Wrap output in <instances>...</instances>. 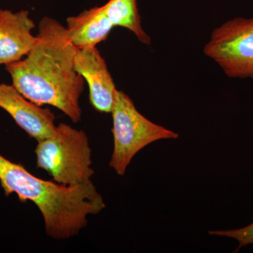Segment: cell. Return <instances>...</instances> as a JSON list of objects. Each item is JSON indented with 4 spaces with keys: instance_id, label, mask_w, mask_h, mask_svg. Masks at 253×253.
<instances>
[{
    "instance_id": "6da1fadb",
    "label": "cell",
    "mask_w": 253,
    "mask_h": 253,
    "mask_svg": "<svg viewBox=\"0 0 253 253\" xmlns=\"http://www.w3.org/2000/svg\"><path fill=\"white\" fill-rule=\"evenodd\" d=\"M77 49L66 27L44 16L31 51L5 69L12 85L26 99L41 106H54L77 123L82 118L80 98L84 85L75 66Z\"/></svg>"
},
{
    "instance_id": "7a4b0ae2",
    "label": "cell",
    "mask_w": 253,
    "mask_h": 253,
    "mask_svg": "<svg viewBox=\"0 0 253 253\" xmlns=\"http://www.w3.org/2000/svg\"><path fill=\"white\" fill-rule=\"evenodd\" d=\"M0 185L5 196L17 195L21 202L36 205L44 220L46 235L62 241L78 235L87 217L106 208L92 181L67 186L33 175L23 166L0 154Z\"/></svg>"
},
{
    "instance_id": "3957f363",
    "label": "cell",
    "mask_w": 253,
    "mask_h": 253,
    "mask_svg": "<svg viewBox=\"0 0 253 253\" xmlns=\"http://www.w3.org/2000/svg\"><path fill=\"white\" fill-rule=\"evenodd\" d=\"M35 153L37 167L56 183L75 186L92 181L91 149L84 131L60 123L51 136L38 141Z\"/></svg>"
},
{
    "instance_id": "277c9868",
    "label": "cell",
    "mask_w": 253,
    "mask_h": 253,
    "mask_svg": "<svg viewBox=\"0 0 253 253\" xmlns=\"http://www.w3.org/2000/svg\"><path fill=\"white\" fill-rule=\"evenodd\" d=\"M111 113L113 151L109 166L118 175H125L132 158L148 145L179 137L177 133L145 118L123 91L117 90Z\"/></svg>"
},
{
    "instance_id": "5b68a950",
    "label": "cell",
    "mask_w": 253,
    "mask_h": 253,
    "mask_svg": "<svg viewBox=\"0 0 253 253\" xmlns=\"http://www.w3.org/2000/svg\"><path fill=\"white\" fill-rule=\"evenodd\" d=\"M204 51L228 77L253 79V18H233L214 29Z\"/></svg>"
},
{
    "instance_id": "8992f818",
    "label": "cell",
    "mask_w": 253,
    "mask_h": 253,
    "mask_svg": "<svg viewBox=\"0 0 253 253\" xmlns=\"http://www.w3.org/2000/svg\"><path fill=\"white\" fill-rule=\"evenodd\" d=\"M0 108L31 138L43 140L54 132V113L26 99L12 84H0Z\"/></svg>"
},
{
    "instance_id": "52a82bcc",
    "label": "cell",
    "mask_w": 253,
    "mask_h": 253,
    "mask_svg": "<svg viewBox=\"0 0 253 253\" xmlns=\"http://www.w3.org/2000/svg\"><path fill=\"white\" fill-rule=\"evenodd\" d=\"M75 66L87 83L89 101L93 108L100 113H111L118 89L97 48L78 49Z\"/></svg>"
},
{
    "instance_id": "ba28073f",
    "label": "cell",
    "mask_w": 253,
    "mask_h": 253,
    "mask_svg": "<svg viewBox=\"0 0 253 253\" xmlns=\"http://www.w3.org/2000/svg\"><path fill=\"white\" fill-rule=\"evenodd\" d=\"M36 27L28 10L0 9V65L22 59L36 42L31 31Z\"/></svg>"
},
{
    "instance_id": "9c48e42d",
    "label": "cell",
    "mask_w": 253,
    "mask_h": 253,
    "mask_svg": "<svg viewBox=\"0 0 253 253\" xmlns=\"http://www.w3.org/2000/svg\"><path fill=\"white\" fill-rule=\"evenodd\" d=\"M113 28L103 6H95L66 19L68 38L77 49L94 47L106 40Z\"/></svg>"
},
{
    "instance_id": "30bf717a",
    "label": "cell",
    "mask_w": 253,
    "mask_h": 253,
    "mask_svg": "<svg viewBox=\"0 0 253 253\" xmlns=\"http://www.w3.org/2000/svg\"><path fill=\"white\" fill-rule=\"evenodd\" d=\"M103 7L113 27L126 28L132 32L143 44H151V38L141 26L136 0H109Z\"/></svg>"
},
{
    "instance_id": "8fae6325",
    "label": "cell",
    "mask_w": 253,
    "mask_h": 253,
    "mask_svg": "<svg viewBox=\"0 0 253 253\" xmlns=\"http://www.w3.org/2000/svg\"><path fill=\"white\" fill-rule=\"evenodd\" d=\"M211 235L224 236L235 239L239 242V250L245 246L253 245V222L249 225L240 229H231V230L210 231Z\"/></svg>"
}]
</instances>
